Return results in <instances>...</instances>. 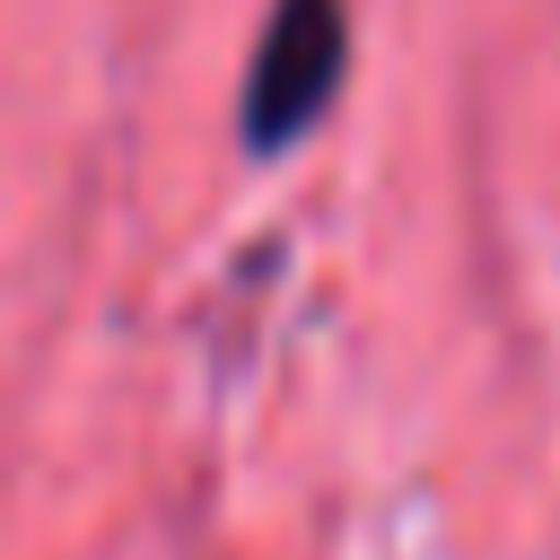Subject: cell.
<instances>
[{
  "instance_id": "cell-1",
  "label": "cell",
  "mask_w": 560,
  "mask_h": 560,
  "mask_svg": "<svg viewBox=\"0 0 560 560\" xmlns=\"http://www.w3.org/2000/svg\"><path fill=\"white\" fill-rule=\"evenodd\" d=\"M341 0H280L262 44H254V79H245V140L254 149H289L341 88Z\"/></svg>"
}]
</instances>
